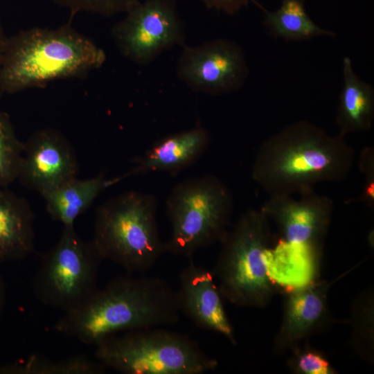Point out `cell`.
Listing matches in <instances>:
<instances>
[{"label": "cell", "instance_id": "obj_1", "mask_svg": "<svg viewBox=\"0 0 374 374\" xmlns=\"http://www.w3.org/2000/svg\"><path fill=\"white\" fill-rule=\"evenodd\" d=\"M354 161V150L344 136H331L309 121H299L262 143L251 177L270 196L296 195L314 190L319 183L344 179Z\"/></svg>", "mask_w": 374, "mask_h": 374}, {"label": "cell", "instance_id": "obj_2", "mask_svg": "<svg viewBox=\"0 0 374 374\" xmlns=\"http://www.w3.org/2000/svg\"><path fill=\"white\" fill-rule=\"evenodd\" d=\"M179 314L177 292L167 281L127 273L98 287L78 306L64 312L55 329L95 346L121 332L172 326Z\"/></svg>", "mask_w": 374, "mask_h": 374}, {"label": "cell", "instance_id": "obj_3", "mask_svg": "<svg viewBox=\"0 0 374 374\" xmlns=\"http://www.w3.org/2000/svg\"><path fill=\"white\" fill-rule=\"evenodd\" d=\"M105 60L103 49L69 22L55 28L22 30L8 38L0 65V93L81 78L100 68Z\"/></svg>", "mask_w": 374, "mask_h": 374}, {"label": "cell", "instance_id": "obj_4", "mask_svg": "<svg viewBox=\"0 0 374 374\" xmlns=\"http://www.w3.org/2000/svg\"><path fill=\"white\" fill-rule=\"evenodd\" d=\"M157 201L150 193L130 190L97 209L92 242L104 260L127 273L143 274L165 253L157 221Z\"/></svg>", "mask_w": 374, "mask_h": 374}, {"label": "cell", "instance_id": "obj_5", "mask_svg": "<svg viewBox=\"0 0 374 374\" xmlns=\"http://www.w3.org/2000/svg\"><path fill=\"white\" fill-rule=\"evenodd\" d=\"M271 236L261 209H247L230 226L212 269L224 299L238 307L262 308L280 290L265 262Z\"/></svg>", "mask_w": 374, "mask_h": 374}, {"label": "cell", "instance_id": "obj_6", "mask_svg": "<svg viewBox=\"0 0 374 374\" xmlns=\"http://www.w3.org/2000/svg\"><path fill=\"white\" fill-rule=\"evenodd\" d=\"M95 346L97 361L124 374H203L218 366L189 336L160 327L111 335Z\"/></svg>", "mask_w": 374, "mask_h": 374}, {"label": "cell", "instance_id": "obj_7", "mask_svg": "<svg viewBox=\"0 0 374 374\" xmlns=\"http://www.w3.org/2000/svg\"><path fill=\"white\" fill-rule=\"evenodd\" d=\"M233 208L230 190L214 175L178 183L166 202L171 225L166 253L191 258L199 249L220 242L231 226Z\"/></svg>", "mask_w": 374, "mask_h": 374}, {"label": "cell", "instance_id": "obj_8", "mask_svg": "<svg viewBox=\"0 0 374 374\" xmlns=\"http://www.w3.org/2000/svg\"><path fill=\"white\" fill-rule=\"evenodd\" d=\"M103 260L92 240L84 241L74 226H64L57 242L42 256L33 282L35 296L64 312L76 308L98 288Z\"/></svg>", "mask_w": 374, "mask_h": 374}, {"label": "cell", "instance_id": "obj_9", "mask_svg": "<svg viewBox=\"0 0 374 374\" xmlns=\"http://www.w3.org/2000/svg\"><path fill=\"white\" fill-rule=\"evenodd\" d=\"M124 14L111 34L119 52L131 62L145 65L185 44V26L176 0H139Z\"/></svg>", "mask_w": 374, "mask_h": 374}, {"label": "cell", "instance_id": "obj_10", "mask_svg": "<svg viewBox=\"0 0 374 374\" xmlns=\"http://www.w3.org/2000/svg\"><path fill=\"white\" fill-rule=\"evenodd\" d=\"M176 73L191 90L220 96L240 90L249 69L244 52L235 42L217 38L197 46H182Z\"/></svg>", "mask_w": 374, "mask_h": 374}, {"label": "cell", "instance_id": "obj_11", "mask_svg": "<svg viewBox=\"0 0 374 374\" xmlns=\"http://www.w3.org/2000/svg\"><path fill=\"white\" fill-rule=\"evenodd\" d=\"M75 150L57 130L46 127L33 132L23 144L17 179L41 195L77 177Z\"/></svg>", "mask_w": 374, "mask_h": 374}, {"label": "cell", "instance_id": "obj_12", "mask_svg": "<svg viewBox=\"0 0 374 374\" xmlns=\"http://www.w3.org/2000/svg\"><path fill=\"white\" fill-rule=\"evenodd\" d=\"M294 195H272L261 210L277 226L281 240L321 252L334 211L333 201L314 190Z\"/></svg>", "mask_w": 374, "mask_h": 374}, {"label": "cell", "instance_id": "obj_13", "mask_svg": "<svg viewBox=\"0 0 374 374\" xmlns=\"http://www.w3.org/2000/svg\"><path fill=\"white\" fill-rule=\"evenodd\" d=\"M335 280H317L284 292L282 320L273 342L276 354L291 352L310 337L326 330L334 318L328 294Z\"/></svg>", "mask_w": 374, "mask_h": 374}, {"label": "cell", "instance_id": "obj_14", "mask_svg": "<svg viewBox=\"0 0 374 374\" xmlns=\"http://www.w3.org/2000/svg\"><path fill=\"white\" fill-rule=\"evenodd\" d=\"M192 258H188L179 275L176 292L180 313L198 328L219 333L236 345L235 331L212 270L196 264Z\"/></svg>", "mask_w": 374, "mask_h": 374}, {"label": "cell", "instance_id": "obj_15", "mask_svg": "<svg viewBox=\"0 0 374 374\" xmlns=\"http://www.w3.org/2000/svg\"><path fill=\"white\" fill-rule=\"evenodd\" d=\"M210 141L209 132L202 125L164 136L136 159L127 172L116 178L119 182L129 177L156 171L177 175L193 165L207 150Z\"/></svg>", "mask_w": 374, "mask_h": 374}, {"label": "cell", "instance_id": "obj_16", "mask_svg": "<svg viewBox=\"0 0 374 374\" xmlns=\"http://www.w3.org/2000/svg\"><path fill=\"white\" fill-rule=\"evenodd\" d=\"M34 220L26 199L0 188V262L20 260L33 252Z\"/></svg>", "mask_w": 374, "mask_h": 374}, {"label": "cell", "instance_id": "obj_17", "mask_svg": "<svg viewBox=\"0 0 374 374\" xmlns=\"http://www.w3.org/2000/svg\"><path fill=\"white\" fill-rule=\"evenodd\" d=\"M265 257L268 275L283 293L319 279L321 252L280 239Z\"/></svg>", "mask_w": 374, "mask_h": 374}, {"label": "cell", "instance_id": "obj_18", "mask_svg": "<svg viewBox=\"0 0 374 374\" xmlns=\"http://www.w3.org/2000/svg\"><path fill=\"white\" fill-rule=\"evenodd\" d=\"M343 84L339 96L335 123L339 134L367 132L374 120V89L353 69L349 57L342 60Z\"/></svg>", "mask_w": 374, "mask_h": 374}, {"label": "cell", "instance_id": "obj_19", "mask_svg": "<svg viewBox=\"0 0 374 374\" xmlns=\"http://www.w3.org/2000/svg\"><path fill=\"white\" fill-rule=\"evenodd\" d=\"M116 184L114 178L107 179L104 173L86 179L74 178L43 196L50 217L64 226H74L100 194Z\"/></svg>", "mask_w": 374, "mask_h": 374}, {"label": "cell", "instance_id": "obj_20", "mask_svg": "<svg viewBox=\"0 0 374 374\" xmlns=\"http://www.w3.org/2000/svg\"><path fill=\"white\" fill-rule=\"evenodd\" d=\"M258 5L264 14V26L275 38L291 42L336 36L335 32L313 21L307 12L305 0H281L279 8L274 11Z\"/></svg>", "mask_w": 374, "mask_h": 374}, {"label": "cell", "instance_id": "obj_21", "mask_svg": "<svg viewBox=\"0 0 374 374\" xmlns=\"http://www.w3.org/2000/svg\"><path fill=\"white\" fill-rule=\"evenodd\" d=\"M106 367L86 355L52 360L39 355L0 366V374H101Z\"/></svg>", "mask_w": 374, "mask_h": 374}, {"label": "cell", "instance_id": "obj_22", "mask_svg": "<svg viewBox=\"0 0 374 374\" xmlns=\"http://www.w3.org/2000/svg\"><path fill=\"white\" fill-rule=\"evenodd\" d=\"M373 289L362 292L354 301L351 310V344L355 353L371 363L374 350V303Z\"/></svg>", "mask_w": 374, "mask_h": 374}, {"label": "cell", "instance_id": "obj_23", "mask_svg": "<svg viewBox=\"0 0 374 374\" xmlns=\"http://www.w3.org/2000/svg\"><path fill=\"white\" fill-rule=\"evenodd\" d=\"M23 144L9 115L0 109V188L7 187L17 179Z\"/></svg>", "mask_w": 374, "mask_h": 374}, {"label": "cell", "instance_id": "obj_24", "mask_svg": "<svg viewBox=\"0 0 374 374\" xmlns=\"http://www.w3.org/2000/svg\"><path fill=\"white\" fill-rule=\"evenodd\" d=\"M287 366L298 374H334L333 368L327 356L320 350L304 342L291 352Z\"/></svg>", "mask_w": 374, "mask_h": 374}, {"label": "cell", "instance_id": "obj_25", "mask_svg": "<svg viewBox=\"0 0 374 374\" xmlns=\"http://www.w3.org/2000/svg\"><path fill=\"white\" fill-rule=\"evenodd\" d=\"M69 10L72 16L78 12H90L112 17L126 12L139 0H52Z\"/></svg>", "mask_w": 374, "mask_h": 374}, {"label": "cell", "instance_id": "obj_26", "mask_svg": "<svg viewBox=\"0 0 374 374\" xmlns=\"http://www.w3.org/2000/svg\"><path fill=\"white\" fill-rule=\"evenodd\" d=\"M359 169L364 177L362 193L357 199L350 202H364L370 207L374 205V152L371 148H365L359 157Z\"/></svg>", "mask_w": 374, "mask_h": 374}, {"label": "cell", "instance_id": "obj_27", "mask_svg": "<svg viewBox=\"0 0 374 374\" xmlns=\"http://www.w3.org/2000/svg\"><path fill=\"white\" fill-rule=\"evenodd\" d=\"M251 0H202L209 9L234 15L247 6Z\"/></svg>", "mask_w": 374, "mask_h": 374}, {"label": "cell", "instance_id": "obj_28", "mask_svg": "<svg viewBox=\"0 0 374 374\" xmlns=\"http://www.w3.org/2000/svg\"><path fill=\"white\" fill-rule=\"evenodd\" d=\"M6 303V287L2 275L0 273V319L2 317Z\"/></svg>", "mask_w": 374, "mask_h": 374}, {"label": "cell", "instance_id": "obj_29", "mask_svg": "<svg viewBox=\"0 0 374 374\" xmlns=\"http://www.w3.org/2000/svg\"><path fill=\"white\" fill-rule=\"evenodd\" d=\"M8 37L5 34L0 17V65Z\"/></svg>", "mask_w": 374, "mask_h": 374}]
</instances>
